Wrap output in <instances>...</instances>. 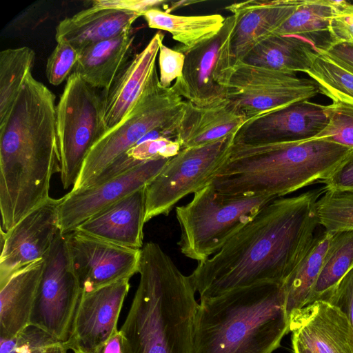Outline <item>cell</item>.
<instances>
[{"instance_id":"ba28073f","label":"cell","mask_w":353,"mask_h":353,"mask_svg":"<svg viewBox=\"0 0 353 353\" xmlns=\"http://www.w3.org/2000/svg\"><path fill=\"white\" fill-rule=\"evenodd\" d=\"M56 111L59 173L63 188L68 189L73 187L88 154L105 132L101 95L72 72Z\"/></svg>"},{"instance_id":"1f68e13d","label":"cell","mask_w":353,"mask_h":353,"mask_svg":"<svg viewBox=\"0 0 353 353\" xmlns=\"http://www.w3.org/2000/svg\"><path fill=\"white\" fill-rule=\"evenodd\" d=\"M315 212L318 223L329 233L353 231V190H326Z\"/></svg>"},{"instance_id":"ffe728a7","label":"cell","mask_w":353,"mask_h":353,"mask_svg":"<svg viewBox=\"0 0 353 353\" xmlns=\"http://www.w3.org/2000/svg\"><path fill=\"white\" fill-rule=\"evenodd\" d=\"M301 0H249L225 7L235 17L232 37L234 67L294 12Z\"/></svg>"},{"instance_id":"8d00e7d4","label":"cell","mask_w":353,"mask_h":353,"mask_svg":"<svg viewBox=\"0 0 353 353\" xmlns=\"http://www.w3.org/2000/svg\"><path fill=\"white\" fill-rule=\"evenodd\" d=\"M332 1L328 43H353V4L343 0Z\"/></svg>"},{"instance_id":"5bb4252c","label":"cell","mask_w":353,"mask_h":353,"mask_svg":"<svg viewBox=\"0 0 353 353\" xmlns=\"http://www.w3.org/2000/svg\"><path fill=\"white\" fill-rule=\"evenodd\" d=\"M170 159L142 161L110 180L69 192L61 197L59 208L61 233L68 234L74 231L95 214L146 186L161 171Z\"/></svg>"},{"instance_id":"f6af8a7d","label":"cell","mask_w":353,"mask_h":353,"mask_svg":"<svg viewBox=\"0 0 353 353\" xmlns=\"http://www.w3.org/2000/svg\"><path fill=\"white\" fill-rule=\"evenodd\" d=\"M201 1H175V2H171L170 5L165 6V12L170 13L171 11L174 10L176 9H178L181 7L190 6L191 4L200 3Z\"/></svg>"},{"instance_id":"cb8c5ba5","label":"cell","mask_w":353,"mask_h":353,"mask_svg":"<svg viewBox=\"0 0 353 353\" xmlns=\"http://www.w3.org/2000/svg\"><path fill=\"white\" fill-rule=\"evenodd\" d=\"M44 259L13 273L0 284V338L12 337L30 324Z\"/></svg>"},{"instance_id":"d6986e66","label":"cell","mask_w":353,"mask_h":353,"mask_svg":"<svg viewBox=\"0 0 353 353\" xmlns=\"http://www.w3.org/2000/svg\"><path fill=\"white\" fill-rule=\"evenodd\" d=\"M163 37L161 32H157L141 52L128 61L110 87L102 91L101 113L105 132L121 123L135 106L157 68Z\"/></svg>"},{"instance_id":"3957f363","label":"cell","mask_w":353,"mask_h":353,"mask_svg":"<svg viewBox=\"0 0 353 353\" xmlns=\"http://www.w3.org/2000/svg\"><path fill=\"white\" fill-rule=\"evenodd\" d=\"M55 95L30 73L10 112L0 123V192L34 201L49 194L59 172Z\"/></svg>"},{"instance_id":"7c38bea8","label":"cell","mask_w":353,"mask_h":353,"mask_svg":"<svg viewBox=\"0 0 353 353\" xmlns=\"http://www.w3.org/2000/svg\"><path fill=\"white\" fill-rule=\"evenodd\" d=\"M81 296L72 270L65 236L59 232L44 258V268L30 324L64 343L67 341Z\"/></svg>"},{"instance_id":"83f0119b","label":"cell","mask_w":353,"mask_h":353,"mask_svg":"<svg viewBox=\"0 0 353 353\" xmlns=\"http://www.w3.org/2000/svg\"><path fill=\"white\" fill-rule=\"evenodd\" d=\"M148 26L170 32L180 46L190 48L216 34L223 27L225 17L212 14L197 16L173 14L153 8L143 15Z\"/></svg>"},{"instance_id":"7bdbcfd3","label":"cell","mask_w":353,"mask_h":353,"mask_svg":"<svg viewBox=\"0 0 353 353\" xmlns=\"http://www.w3.org/2000/svg\"><path fill=\"white\" fill-rule=\"evenodd\" d=\"M316 49L327 59L353 74V43H328Z\"/></svg>"},{"instance_id":"f35d334b","label":"cell","mask_w":353,"mask_h":353,"mask_svg":"<svg viewBox=\"0 0 353 353\" xmlns=\"http://www.w3.org/2000/svg\"><path fill=\"white\" fill-rule=\"evenodd\" d=\"M159 82L162 87H171L173 81L182 76L185 55L183 52L172 49L163 43L159 51Z\"/></svg>"},{"instance_id":"d4e9b609","label":"cell","mask_w":353,"mask_h":353,"mask_svg":"<svg viewBox=\"0 0 353 353\" xmlns=\"http://www.w3.org/2000/svg\"><path fill=\"white\" fill-rule=\"evenodd\" d=\"M134 39L130 30L85 48L73 72L95 89H108L130 59Z\"/></svg>"},{"instance_id":"484cf974","label":"cell","mask_w":353,"mask_h":353,"mask_svg":"<svg viewBox=\"0 0 353 353\" xmlns=\"http://www.w3.org/2000/svg\"><path fill=\"white\" fill-rule=\"evenodd\" d=\"M318 54L316 46L307 39L272 34L255 46L243 62L296 74L309 70Z\"/></svg>"},{"instance_id":"7402d4cb","label":"cell","mask_w":353,"mask_h":353,"mask_svg":"<svg viewBox=\"0 0 353 353\" xmlns=\"http://www.w3.org/2000/svg\"><path fill=\"white\" fill-rule=\"evenodd\" d=\"M248 121L227 99L204 106L185 101L174 140L181 149L201 146L236 133Z\"/></svg>"},{"instance_id":"d6a6232c","label":"cell","mask_w":353,"mask_h":353,"mask_svg":"<svg viewBox=\"0 0 353 353\" xmlns=\"http://www.w3.org/2000/svg\"><path fill=\"white\" fill-rule=\"evenodd\" d=\"M305 73L318 84L321 92L332 101L353 105V74L319 53Z\"/></svg>"},{"instance_id":"5b68a950","label":"cell","mask_w":353,"mask_h":353,"mask_svg":"<svg viewBox=\"0 0 353 353\" xmlns=\"http://www.w3.org/2000/svg\"><path fill=\"white\" fill-rule=\"evenodd\" d=\"M289 332L283 283L254 285L200 300L194 353H272Z\"/></svg>"},{"instance_id":"4316f807","label":"cell","mask_w":353,"mask_h":353,"mask_svg":"<svg viewBox=\"0 0 353 353\" xmlns=\"http://www.w3.org/2000/svg\"><path fill=\"white\" fill-rule=\"evenodd\" d=\"M332 233L316 234L304 256L283 282L285 310L290 314L307 305L320 274Z\"/></svg>"},{"instance_id":"74e56055","label":"cell","mask_w":353,"mask_h":353,"mask_svg":"<svg viewBox=\"0 0 353 353\" xmlns=\"http://www.w3.org/2000/svg\"><path fill=\"white\" fill-rule=\"evenodd\" d=\"M181 150L178 141L166 137L143 141L131 148L126 154L137 161H145L156 159H170Z\"/></svg>"},{"instance_id":"7a4b0ae2","label":"cell","mask_w":353,"mask_h":353,"mask_svg":"<svg viewBox=\"0 0 353 353\" xmlns=\"http://www.w3.org/2000/svg\"><path fill=\"white\" fill-rule=\"evenodd\" d=\"M139 283L120 329L132 353H194L199 306L189 276L160 245L141 249Z\"/></svg>"},{"instance_id":"9a60e30c","label":"cell","mask_w":353,"mask_h":353,"mask_svg":"<svg viewBox=\"0 0 353 353\" xmlns=\"http://www.w3.org/2000/svg\"><path fill=\"white\" fill-rule=\"evenodd\" d=\"M61 199L50 197L8 231L1 230L0 284L19 270L44 259L60 232Z\"/></svg>"},{"instance_id":"4fadbf2b","label":"cell","mask_w":353,"mask_h":353,"mask_svg":"<svg viewBox=\"0 0 353 353\" xmlns=\"http://www.w3.org/2000/svg\"><path fill=\"white\" fill-rule=\"evenodd\" d=\"M63 234L81 294L139 273L141 249L115 245L77 230Z\"/></svg>"},{"instance_id":"60d3db41","label":"cell","mask_w":353,"mask_h":353,"mask_svg":"<svg viewBox=\"0 0 353 353\" xmlns=\"http://www.w3.org/2000/svg\"><path fill=\"white\" fill-rule=\"evenodd\" d=\"M321 182L325 190H353V149Z\"/></svg>"},{"instance_id":"f1b7e54d","label":"cell","mask_w":353,"mask_h":353,"mask_svg":"<svg viewBox=\"0 0 353 353\" xmlns=\"http://www.w3.org/2000/svg\"><path fill=\"white\" fill-rule=\"evenodd\" d=\"M353 268V231L332 233L309 303L323 299Z\"/></svg>"},{"instance_id":"603a6c76","label":"cell","mask_w":353,"mask_h":353,"mask_svg":"<svg viewBox=\"0 0 353 353\" xmlns=\"http://www.w3.org/2000/svg\"><path fill=\"white\" fill-rule=\"evenodd\" d=\"M140 14L90 6L61 20L56 27L57 42L64 41L79 53L85 48L131 30Z\"/></svg>"},{"instance_id":"9c48e42d","label":"cell","mask_w":353,"mask_h":353,"mask_svg":"<svg viewBox=\"0 0 353 353\" xmlns=\"http://www.w3.org/2000/svg\"><path fill=\"white\" fill-rule=\"evenodd\" d=\"M234 134L201 146L181 149L170 158L145 187V222L168 215L181 199L209 184L226 161Z\"/></svg>"},{"instance_id":"ab89813d","label":"cell","mask_w":353,"mask_h":353,"mask_svg":"<svg viewBox=\"0 0 353 353\" xmlns=\"http://www.w3.org/2000/svg\"><path fill=\"white\" fill-rule=\"evenodd\" d=\"M322 300L338 307L347 317L353 330V268Z\"/></svg>"},{"instance_id":"d590c367","label":"cell","mask_w":353,"mask_h":353,"mask_svg":"<svg viewBox=\"0 0 353 353\" xmlns=\"http://www.w3.org/2000/svg\"><path fill=\"white\" fill-rule=\"evenodd\" d=\"M79 58V53L70 43L58 41L46 63V74L49 83L59 85L68 79Z\"/></svg>"},{"instance_id":"6da1fadb","label":"cell","mask_w":353,"mask_h":353,"mask_svg":"<svg viewBox=\"0 0 353 353\" xmlns=\"http://www.w3.org/2000/svg\"><path fill=\"white\" fill-rule=\"evenodd\" d=\"M321 190L274 199L213 256L198 262L189 277L200 300L260 283H283L316 235Z\"/></svg>"},{"instance_id":"bcb514c9","label":"cell","mask_w":353,"mask_h":353,"mask_svg":"<svg viewBox=\"0 0 353 353\" xmlns=\"http://www.w3.org/2000/svg\"><path fill=\"white\" fill-rule=\"evenodd\" d=\"M63 343L58 342L48 347L43 353H68Z\"/></svg>"},{"instance_id":"8fae6325","label":"cell","mask_w":353,"mask_h":353,"mask_svg":"<svg viewBox=\"0 0 353 353\" xmlns=\"http://www.w3.org/2000/svg\"><path fill=\"white\" fill-rule=\"evenodd\" d=\"M320 92L314 80L241 62L234 67L227 99L241 115L250 120L308 100Z\"/></svg>"},{"instance_id":"277c9868","label":"cell","mask_w":353,"mask_h":353,"mask_svg":"<svg viewBox=\"0 0 353 353\" xmlns=\"http://www.w3.org/2000/svg\"><path fill=\"white\" fill-rule=\"evenodd\" d=\"M351 149L321 139L232 144L210 182L227 196H274L323 181Z\"/></svg>"},{"instance_id":"30bf717a","label":"cell","mask_w":353,"mask_h":353,"mask_svg":"<svg viewBox=\"0 0 353 353\" xmlns=\"http://www.w3.org/2000/svg\"><path fill=\"white\" fill-rule=\"evenodd\" d=\"M234 26L235 17L231 14L211 37L190 48L176 47L184 54L185 61L182 76L172 87L185 101L204 106L227 99L234 70L231 47Z\"/></svg>"},{"instance_id":"e575fe53","label":"cell","mask_w":353,"mask_h":353,"mask_svg":"<svg viewBox=\"0 0 353 353\" xmlns=\"http://www.w3.org/2000/svg\"><path fill=\"white\" fill-rule=\"evenodd\" d=\"M58 342L43 329L30 324L12 337L1 338L0 353H43Z\"/></svg>"},{"instance_id":"52a82bcc","label":"cell","mask_w":353,"mask_h":353,"mask_svg":"<svg viewBox=\"0 0 353 353\" xmlns=\"http://www.w3.org/2000/svg\"><path fill=\"white\" fill-rule=\"evenodd\" d=\"M274 196L227 197L210 183L194 193L190 202L176 208L181 228V252L198 262L217 253L250 223Z\"/></svg>"},{"instance_id":"f546056e","label":"cell","mask_w":353,"mask_h":353,"mask_svg":"<svg viewBox=\"0 0 353 353\" xmlns=\"http://www.w3.org/2000/svg\"><path fill=\"white\" fill-rule=\"evenodd\" d=\"M35 60L34 51L27 46L0 52V123L10 112Z\"/></svg>"},{"instance_id":"44dd1931","label":"cell","mask_w":353,"mask_h":353,"mask_svg":"<svg viewBox=\"0 0 353 353\" xmlns=\"http://www.w3.org/2000/svg\"><path fill=\"white\" fill-rule=\"evenodd\" d=\"M145 187L104 209L74 230L115 245L141 249L145 223Z\"/></svg>"},{"instance_id":"836d02e7","label":"cell","mask_w":353,"mask_h":353,"mask_svg":"<svg viewBox=\"0 0 353 353\" xmlns=\"http://www.w3.org/2000/svg\"><path fill=\"white\" fill-rule=\"evenodd\" d=\"M325 112L327 125L310 140H325L353 149V105L333 101L326 105Z\"/></svg>"},{"instance_id":"ee69618b","label":"cell","mask_w":353,"mask_h":353,"mask_svg":"<svg viewBox=\"0 0 353 353\" xmlns=\"http://www.w3.org/2000/svg\"><path fill=\"white\" fill-rule=\"evenodd\" d=\"M71 351L73 353H132L129 342L121 330L107 341L93 349L83 350L73 348Z\"/></svg>"},{"instance_id":"7dc6e473","label":"cell","mask_w":353,"mask_h":353,"mask_svg":"<svg viewBox=\"0 0 353 353\" xmlns=\"http://www.w3.org/2000/svg\"><path fill=\"white\" fill-rule=\"evenodd\" d=\"M293 353H313L296 341H292Z\"/></svg>"},{"instance_id":"8992f818","label":"cell","mask_w":353,"mask_h":353,"mask_svg":"<svg viewBox=\"0 0 353 353\" xmlns=\"http://www.w3.org/2000/svg\"><path fill=\"white\" fill-rule=\"evenodd\" d=\"M185 103L172 86L161 85L156 68L128 117L94 144L71 190L88 188L107 167L148 134L157 132L163 137H174Z\"/></svg>"},{"instance_id":"e0dca14e","label":"cell","mask_w":353,"mask_h":353,"mask_svg":"<svg viewBox=\"0 0 353 353\" xmlns=\"http://www.w3.org/2000/svg\"><path fill=\"white\" fill-rule=\"evenodd\" d=\"M326 105L309 100L255 117L234 134V143L261 144L307 141L322 131L328 119Z\"/></svg>"},{"instance_id":"2e32d148","label":"cell","mask_w":353,"mask_h":353,"mask_svg":"<svg viewBox=\"0 0 353 353\" xmlns=\"http://www.w3.org/2000/svg\"><path fill=\"white\" fill-rule=\"evenodd\" d=\"M130 287V279L126 278L82 294L69 337L63 343L66 349L91 350L117 333L119 317Z\"/></svg>"},{"instance_id":"4dcf8cb0","label":"cell","mask_w":353,"mask_h":353,"mask_svg":"<svg viewBox=\"0 0 353 353\" xmlns=\"http://www.w3.org/2000/svg\"><path fill=\"white\" fill-rule=\"evenodd\" d=\"M332 0H301L291 17L272 34L307 38L327 32Z\"/></svg>"},{"instance_id":"b9f144b4","label":"cell","mask_w":353,"mask_h":353,"mask_svg":"<svg viewBox=\"0 0 353 353\" xmlns=\"http://www.w3.org/2000/svg\"><path fill=\"white\" fill-rule=\"evenodd\" d=\"M167 1L157 0H95L91 6L99 8H110L134 12L143 16L153 8L165 7Z\"/></svg>"},{"instance_id":"ac0fdd59","label":"cell","mask_w":353,"mask_h":353,"mask_svg":"<svg viewBox=\"0 0 353 353\" xmlns=\"http://www.w3.org/2000/svg\"><path fill=\"white\" fill-rule=\"evenodd\" d=\"M292 341L313 353H353V330L345 314L325 300H318L290 316Z\"/></svg>"}]
</instances>
